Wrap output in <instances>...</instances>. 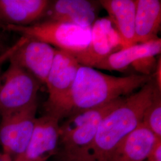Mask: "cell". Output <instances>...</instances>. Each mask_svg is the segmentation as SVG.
<instances>
[{"label":"cell","mask_w":161,"mask_h":161,"mask_svg":"<svg viewBox=\"0 0 161 161\" xmlns=\"http://www.w3.org/2000/svg\"><path fill=\"white\" fill-rule=\"evenodd\" d=\"M153 77L154 74L118 77L81 65L68 95L49 115L60 121L78 112L103 106L131 94Z\"/></svg>","instance_id":"cell-1"},{"label":"cell","mask_w":161,"mask_h":161,"mask_svg":"<svg viewBox=\"0 0 161 161\" xmlns=\"http://www.w3.org/2000/svg\"><path fill=\"white\" fill-rule=\"evenodd\" d=\"M155 77L125 98L101 122L95 138L80 161H108L116 146L142 123L155 88Z\"/></svg>","instance_id":"cell-2"},{"label":"cell","mask_w":161,"mask_h":161,"mask_svg":"<svg viewBox=\"0 0 161 161\" xmlns=\"http://www.w3.org/2000/svg\"><path fill=\"white\" fill-rule=\"evenodd\" d=\"M125 98H117L109 103L78 112L66 118L59 125L62 161H80L92 143L104 118Z\"/></svg>","instance_id":"cell-3"},{"label":"cell","mask_w":161,"mask_h":161,"mask_svg":"<svg viewBox=\"0 0 161 161\" xmlns=\"http://www.w3.org/2000/svg\"><path fill=\"white\" fill-rule=\"evenodd\" d=\"M4 26L8 31L44 42L72 54L83 52L91 39V27L57 21L44 20L28 26L7 25Z\"/></svg>","instance_id":"cell-4"},{"label":"cell","mask_w":161,"mask_h":161,"mask_svg":"<svg viewBox=\"0 0 161 161\" xmlns=\"http://www.w3.org/2000/svg\"><path fill=\"white\" fill-rule=\"evenodd\" d=\"M0 85V114L23 109L37 103L40 82L29 72L13 62Z\"/></svg>","instance_id":"cell-5"},{"label":"cell","mask_w":161,"mask_h":161,"mask_svg":"<svg viewBox=\"0 0 161 161\" xmlns=\"http://www.w3.org/2000/svg\"><path fill=\"white\" fill-rule=\"evenodd\" d=\"M37 103L28 107L1 115L0 143L4 153L14 160L29 143L36 122Z\"/></svg>","instance_id":"cell-6"},{"label":"cell","mask_w":161,"mask_h":161,"mask_svg":"<svg viewBox=\"0 0 161 161\" xmlns=\"http://www.w3.org/2000/svg\"><path fill=\"white\" fill-rule=\"evenodd\" d=\"M80 66L72 54L56 50L46 82L48 92L44 104L46 114H52L67 97Z\"/></svg>","instance_id":"cell-7"},{"label":"cell","mask_w":161,"mask_h":161,"mask_svg":"<svg viewBox=\"0 0 161 161\" xmlns=\"http://www.w3.org/2000/svg\"><path fill=\"white\" fill-rule=\"evenodd\" d=\"M123 49L121 38L108 17L97 19L91 27L90 43L83 52L72 54L82 66L93 68L110 55Z\"/></svg>","instance_id":"cell-8"},{"label":"cell","mask_w":161,"mask_h":161,"mask_svg":"<svg viewBox=\"0 0 161 161\" xmlns=\"http://www.w3.org/2000/svg\"><path fill=\"white\" fill-rule=\"evenodd\" d=\"M22 36V44L9 60L29 72L40 83L46 84L57 49L44 42Z\"/></svg>","instance_id":"cell-9"},{"label":"cell","mask_w":161,"mask_h":161,"mask_svg":"<svg viewBox=\"0 0 161 161\" xmlns=\"http://www.w3.org/2000/svg\"><path fill=\"white\" fill-rule=\"evenodd\" d=\"M59 121L51 115L37 118L29 143L13 161H47L59 145Z\"/></svg>","instance_id":"cell-10"},{"label":"cell","mask_w":161,"mask_h":161,"mask_svg":"<svg viewBox=\"0 0 161 161\" xmlns=\"http://www.w3.org/2000/svg\"><path fill=\"white\" fill-rule=\"evenodd\" d=\"M100 7L99 1H50L44 17L46 18L45 20L92 27L97 20Z\"/></svg>","instance_id":"cell-11"},{"label":"cell","mask_w":161,"mask_h":161,"mask_svg":"<svg viewBox=\"0 0 161 161\" xmlns=\"http://www.w3.org/2000/svg\"><path fill=\"white\" fill-rule=\"evenodd\" d=\"M158 140L141 123L116 146L108 161H146Z\"/></svg>","instance_id":"cell-12"},{"label":"cell","mask_w":161,"mask_h":161,"mask_svg":"<svg viewBox=\"0 0 161 161\" xmlns=\"http://www.w3.org/2000/svg\"><path fill=\"white\" fill-rule=\"evenodd\" d=\"M121 38L123 49L137 44L135 36L136 0H100Z\"/></svg>","instance_id":"cell-13"},{"label":"cell","mask_w":161,"mask_h":161,"mask_svg":"<svg viewBox=\"0 0 161 161\" xmlns=\"http://www.w3.org/2000/svg\"><path fill=\"white\" fill-rule=\"evenodd\" d=\"M50 3L47 0H0V19L5 25L28 26L44 17Z\"/></svg>","instance_id":"cell-14"},{"label":"cell","mask_w":161,"mask_h":161,"mask_svg":"<svg viewBox=\"0 0 161 161\" xmlns=\"http://www.w3.org/2000/svg\"><path fill=\"white\" fill-rule=\"evenodd\" d=\"M161 52V40L158 38L146 43L137 44L122 49L104 58L93 68L123 71L137 61L148 57H155L160 54Z\"/></svg>","instance_id":"cell-15"},{"label":"cell","mask_w":161,"mask_h":161,"mask_svg":"<svg viewBox=\"0 0 161 161\" xmlns=\"http://www.w3.org/2000/svg\"><path fill=\"white\" fill-rule=\"evenodd\" d=\"M135 36L137 44L146 43L159 37L161 28L160 0H136Z\"/></svg>","instance_id":"cell-16"},{"label":"cell","mask_w":161,"mask_h":161,"mask_svg":"<svg viewBox=\"0 0 161 161\" xmlns=\"http://www.w3.org/2000/svg\"><path fill=\"white\" fill-rule=\"evenodd\" d=\"M161 89L156 85L152 101L144 111L142 123L161 139Z\"/></svg>","instance_id":"cell-17"},{"label":"cell","mask_w":161,"mask_h":161,"mask_svg":"<svg viewBox=\"0 0 161 161\" xmlns=\"http://www.w3.org/2000/svg\"><path fill=\"white\" fill-rule=\"evenodd\" d=\"M147 161H161V140L156 142Z\"/></svg>","instance_id":"cell-18"},{"label":"cell","mask_w":161,"mask_h":161,"mask_svg":"<svg viewBox=\"0 0 161 161\" xmlns=\"http://www.w3.org/2000/svg\"><path fill=\"white\" fill-rule=\"evenodd\" d=\"M9 58V54L7 52H4L3 54H2L0 56V66L1 64L4 63L6 60L8 59ZM0 85H1V80H0Z\"/></svg>","instance_id":"cell-19"},{"label":"cell","mask_w":161,"mask_h":161,"mask_svg":"<svg viewBox=\"0 0 161 161\" xmlns=\"http://www.w3.org/2000/svg\"><path fill=\"white\" fill-rule=\"evenodd\" d=\"M0 161H13L12 158L6 153H0Z\"/></svg>","instance_id":"cell-20"},{"label":"cell","mask_w":161,"mask_h":161,"mask_svg":"<svg viewBox=\"0 0 161 161\" xmlns=\"http://www.w3.org/2000/svg\"><path fill=\"white\" fill-rule=\"evenodd\" d=\"M3 22H2V20H1V19H0V27L1 26H3Z\"/></svg>","instance_id":"cell-21"},{"label":"cell","mask_w":161,"mask_h":161,"mask_svg":"<svg viewBox=\"0 0 161 161\" xmlns=\"http://www.w3.org/2000/svg\"></svg>","instance_id":"cell-22"}]
</instances>
